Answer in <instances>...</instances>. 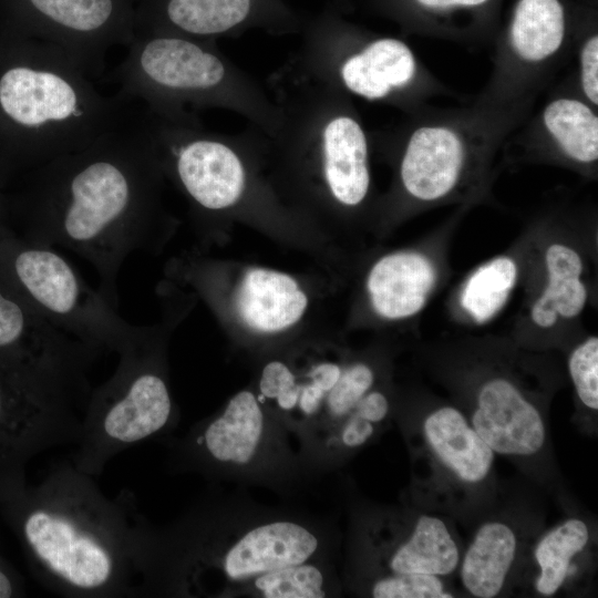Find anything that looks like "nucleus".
<instances>
[{
  "label": "nucleus",
  "instance_id": "obj_1",
  "mask_svg": "<svg viewBox=\"0 0 598 598\" xmlns=\"http://www.w3.org/2000/svg\"><path fill=\"white\" fill-rule=\"evenodd\" d=\"M339 549L331 519L208 494L173 523L152 525L142 597H340Z\"/></svg>",
  "mask_w": 598,
  "mask_h": 598
},
{
  "label": "nucleus",
  "instance_id": "obj_2",
  "mask_svg": "<svg viewBox=\"0 0 598 598\" xmlns=\"http://www.w3.org/2000/svg\"><path fill=\"white\" fill-rule=\"evenodd\" d=\"M133 111L86 147L35 167L28 198V241L89 261L114 309L124 261L156 250L167 223L150 115Z\"/></svg>",
  "mask_w": 598,
  "mask_h": 598
},
{
  "label": "nucleus",
  "instance_id": "obj_3",
  "mask_svg": "<svg viewBox=\"0 0 598 598\" xmlns=\"http://www.w3.org/2000/svg\"><path fill=\"white\" fill-rule=\"evenodd\" d=\"M70 462L3 503L38 579L73 598L142 596L152 524L134 495L106 496Z\"/></svg>",
  "mask_w": 598,
  "mask_h": 598
},
{
  "label": "nucleus",
  "instance_id": "obj_4",
  "mask_svg": "<svg viewBox=\"0 0 598 598\" xmlns=\"http://www.w3.org/2000/svg\"><path fill=\"white\" fill-rule=\"evenodd\" d=\"M113 78L117 94L141 102L152 115L200 122L205 109L231 111L265 136L274 134L279 110L262 85L237 66L217 42L168 31H135Z\"/></svg>",
  "mask_w": 598,
  "mask_h": 598
},
{
  "label": "nucleus",
  "instance_id": "obj_5",
  "mask_svg": "<svg viewBox=\"0 0 598 598\" xmlns=\"http://www.w3.org/2000/svg\"><path fill=\"white\" fill-rule=\"evenodd\" d=\"M534 102L460 107L424 105L374 138L395 157L396 190L404 204L432 206L481 193L497 152L533 111Z\"/></svg>",
  "mask_w": 598,
  "mask_h": 598
},
{
  "label": "nucleus",
  "instance_id": "obj_6",
  "mask_svg": "<svg viewBox=\"0 0 598 598\" xmlns=\"http://www.w3.org/2000/svg\"><path fill=\"white\" fill-rule=\"evenodd\" d=\"M133 101L104 95L60 49L34 41L0 74V113L34 168L81 150L123 122Z\"/></svg>",
  "mask_w": 598,
  "mask_h": 598
},
{
  "label": "nucleus",
  "instance_id": "obj_7",
  "mask_svg": "<svg viewBox=\"0 0 598 598\" xmlns=\"http://www.w3.org/2000/svg\"><path fill=\"white\" fill-rule=\"evenodd\" d=\"M277 89L279 122L267 137L280 168L305 194L342 209L362 207L371 190V136L353 99L301 75Z\"/></svg>",
  "mask_w": 598,
  "mask_h": 598
},
{
  "label": "nucleus",
  "instance_id": "obj_8",
  "mask_svg": "<svg viewBox=\"0 0 598 598\" xmlns=\"http://www.w3.org/2000/svg\"><path fill=\"white\" fill-rule=\"evenodd\" d=\"M165 443L173 473L266 487L283 497L317 481L290 433L247 389L183 436L168 437Z\"/></svg>",
  "mask_w": 598,
  "mask_h": 598
},
{
  "label": "nucleus",
  "instance_id": "obj_9",
  "mask_svg": "<svg viewBox=\"0 0 598 598\" xmlns=\"http://www.w3.org/2000/svg\"><path fill=\"white\" fill-rule=\"evenodd\" d=\"M299 75L405 114L451 94L399 38L363 30L324 9L301 29Z\"/></svg>",
  "mask_w": 598,
  "mask_h": 598
},
{
  "label": "nucleus",
  "instance_id": "obj_10",
  "mask_svg": "<svg viewBox=\"0 0 598 598\" xmlns=\"http://www.w3.org/2000/svg\"><path fill=\"white\" fill-rule=\"evenodd\" d=\"M178 412L168 384L163 333L144 327L118 353L114 373L90 391L71 463L99 476L125 450L169 435Z\"/></svg>",
  "mask_w": 598,
  "mask_h": 598
},
{
  "label": "nucleus",
  "instance_id": "obj_11",
  "mask_svg": "<svg viewBox=\"0 0 598 598\" xmlns=\"http://www.w3.org/2000/svg\"><path fill=\"white\" fill-rule=\"evenodd\" d=\"M411 481L401 497L421 509L472 522L496 505L495 453L454 404L398 414Z\"/></svg>",
  "mask_w": 598,
  "mask_h": 598
},
{
  "label": "nucleus",
  "instance_id": "obj_12",
  "mask_svg": "<svg viewBox=\"0 0 598 598\" xmlns=\"http://www.w3.org/2000/svg\"><path fill=\"white\" fill-rule=\"evenodd\" d=\"M463 548L446 516L405 501L399 505L351 501L341 567L343 591L357 596L369 582L389 576L453 577Z\"/></svg>",
  "mask_w": 598,
  "mask_h": 598
},
{
  "label": "nucleus",
  "instance_id": "obj_13",
  "mask_svg": "<svg viewBox=\"0 0 598 598\" xmlns=\"http://www.w3.org/2000/svg\"><path fill=\"white\" fill-rule=\"evenodd\" d=\"M16 291L50 324L102 353H120L143 327L126 322L55 248L31 241L1 245Z\"/></svg>",
  "mask_w": 598,
  "mask_h": 598
},
{
  "label": "nucleus",
  "instance_id": "obj_14",
  "mask_svg": "<svg viewBox=\"0 0 598 598\" xmlns=\"http://www.w3.org/2000/svg\"><path fill=\"white\" fill-rule=\"evenodd\" d=\"M567 13L560 0H518L499 39L493 69L477 100L535 102L571 55Z\"/></svg>",
  "mask_w": 598,
  "mask_h": 598
},
{
  "label": "nucleus",
  "instance_id": "obj_15",
  "mask_svg": "<svg viewBox=\"0 0 598 598\" xmlns=\"http://www.w3.org/2000/svg\"><path fill=\"white\" fill-rule=\"evenodd\" d=\"M21 32L63 51L91 80L135 35V0H0Z\"/></svg>",
  "mask_w": 598,
  "mask_h": 598
},
{
  "label": "nucleus",
  "instance_id": "obj_16",
  "mask_svg": "<svg viewBox=\"0 0 598 598\" xmlns=\"http://www.w3.org/2000/svg\"><path fill=\"white\" fill-rule=\"evenodd\" d=\"M135 31H168L215 41L250 30L299 33L305 19L286 0H135Z\"/></svg>",
  "mask_w": 598,
  "mask_h": 598
},
{
  "label": "nucleus",
  "instance_id": "obj_17",
  "mask_svg": "<svg viewBox=\"0 0 598 598\" xmlns=\"http://www.w3.org/2000/svg\"><path fill=\"white\" fill-rule=\"evenodd\" d=\"M542 532L539 515L523 507L484 514L464 546L457 575L465 594L507 596L524 584L532 545Z\"/></svg>",
  "mask_w": 598,
  "mask_h": 598
},
{
  "label": "nucleus",
  "instance_id": "obj_18",
  "mask_svg": "<svg viewBox=\"0 0 598 598\" xmlns=\"http://www.w3.org/2000/svg\"><path fill=\"white\" fill-rule=\"evenodd\" d=\"M540 159L592 174L598 161V109L573 86L554 91L512 135Z\"/></svg>",
  "mask_w": 598,
  "mask_h": 598
},
{
  "label": "nucleus",
  "instance_id": "obj_19",
  "mask_svg": "<svg viewBox=\"0 0 598 598\" xmlns=\"http://www.w3.org/2000/svg\"><path fill=\"white\" fill-rule=\"evenodd\" d=\"M594 523L571 515L535 538L524 584L537 597H553L575 589L594 567Z\"/></svg>",
  "mask_w": 598,
  "mask_h": 598
},
{
  "label": "nucleus",
  "instance_id": "obj_20",
  "mask_svg": "<svg viewBox=\"0 0 598 598\" xmlns=\"http://www.w3.org/2000/svg\"><path fill=\"white\" fill-rule=\"evenodd\" d=\"M436 269L417 251H398L380 258L371 268L367 289L374 311L389 320L420 312L436 282Z\"/></svg>",
  "mask_w": 598,
  "mask_h": 598
},
{
  "label": "nucleus",
  "instance_id": "obj_21",
  "mask_svg": "<svg viewBox=\"0 0 598 598\" xmlns=\"http://www.w3.org/2000/svg\"><path fill=\"white\" fill-rule=\"evenodd\" d=\"M239 318L252 331L276 333L300 320L308 299L289 275L266 268H250L233 297Z\"/></svg>",
  "mask_w": 598,
  "mask_h": 598
},
{
  "label": "nucleus",
  "instance_id": "obj_22",
  "mask_svg": "<svg viewBox=\"0 0 598 598\" xmlns=\"http://www.w3.org/2000/svg\"><path fill=\"white\" fill-rule=\"evenodd\" d=\"M547 283L530 310L539 328L553 327L559 319L577 317L585 308L587 288L581 280L580 255L568 245L555 243L545 252Z\"/></svg>",
  "mask_w": 598,
  "mask_h": 598
},
{
  "label": "nucleus",
  "instance_id": "obj_23",
  "mask_svg": "<svg viewBox=\"0 0 598 598\" xmlns=\"http://www.w3.org/2000/svg\"><path fill=\"white\" fill-rule=\"evenodd\" d=\"M516 279L517 266L512 257L498 256L484 262L461 290L462 309L474 322H487L504 307Z\"/></svg>",
  "mask_w": 598,
  "mask_h": 598
},
{
  "label": "nucleus",
  "instance_id": "obj_24",
  "mask_svg": "<svg viewBox=\"0 0 598 598\" xmlns=\"http://www.w3.org/2000/svg\"><path fill=\"white\" fill-rule=\"evenodd\" d=\"M568 373L576 394V425L585 434L597 433L598 415V339L589 337L573 349Z\"/></svg>",
  "mask_w": 598,
  "mask_h": 598
},
{
  "label": "nucleus",
  "instance_id": "obj_25",
  "mask_svg": "<svg viewBox=\"0 0 598 598\" xmlns=\"http://www.w3.org/2000/svg\"><path fill=\"white\" fill-rule=\"evenodd\" d=\"M357 596L373 598H451L460 596L448 578L431 575L383 577L365 585Z\"/></svg>",
  "mask_w": 598,
  "mask_h": 598
},
{
  "label": "nucleus",
  "instance_id": "obj_26",
  "mask_svg": "<svg viewBox=\"0 0 598 598\" xmlns=\"http://www.w3.org/2000/svg\"><path fill=\"white\" fill-rule=\"evenodd\" d=\"M576 58L574 89L592 106L598 109V34L590 32L578 38L571 48Z\"/></svg>",
  "mask_w": 598,
  "mask_h": 598
},
{
  "label": "nucleus",
  "instance_id": "obj_27",
  "mask_svg": "<svg viewBox=\"0 0 598 598\" xmlns=\"http://www.w3.org/2000/svg\"><path fill=\"white\" fill-rule=\"evenodd\" d=\"M415 8L433 14H447L456 10L478 9L491 0H411Z\"/></svg>",
  "mask_w": 598,
  "mask_h": 598
},
{
  "label": "nucleus",
  "instance_id": "obj_28",
  "mask_svg": "<svg viewBox=\"0 0 598 598\" xmlns=\"http://www.w3.org/2000/svg\"><path fill=\"white\" fill-rule=\"evenodd\" d=\"M20 584L12 570L0 558V598L20 595Z\"/></svg>",
  "mask_w": 598,
  "mask_h": 598
}]
</instances>
